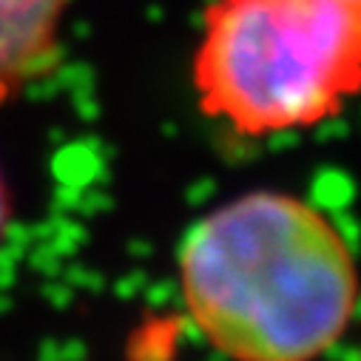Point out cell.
Instances as JSON below:
<instances>
[{
	"label": "cell",
	"instance_id": "cell-2",
	"mask_svg": "<svg viewBox=\"0 0 361 361\" xmlns=\"http://www.w3.org/2000/svg\"><path fill=\"white\" fill-rule=\"evenodd\" d=\"M191 85L247 140L336 117L361 92V0H208Z\"/></svg>",
	"mask_w": 361,
	"mask_h": 361
},
{
	"label": "cell",
	"instance_id": "cell-3",
	"mask_svg": "<svg viewBox=\"0 0 361 361\" xmlns=\"http://www.w3.org/2000/svg\"><path fill=\"white\" fill-rule=\"evenodd\" d=\"M77 0H0V109L49 80L63 60Z\"/></svg>",
	"mask_w": 361,
	"mask_h": 361
},
{
	"label": "cell",
	"instance_id": "cell-1",
	"mask_svg": "<svg viewBox=\"0 0 361 361\" xmlns=\"http://www.w3.org/2000/svg\"><path fill=\"white\" fill-rule=\"evenodd\" d=\"M179 293L200 336L231 361H319L355 316L358 267L316 205L250 191L188 231Z\"/></svg>",
	"mask_w": 361,
	"mask_h": 361
},
{
	"label": "cell",
	"instance_id": "cell-4",
	"mask_svg": "<svg viewBox=\"0 0 361 361\" xmlns=\"http://www.w3.org/2000/svg\"><path fill=\"white\" fill-rule=\"evenodd\" d=\"M9 222H12V197H9L4 173H0V245H4V239H6Z\"/></svg>",
	"mask_w": 361,
	"mask_h": 361
}]
</instances>
